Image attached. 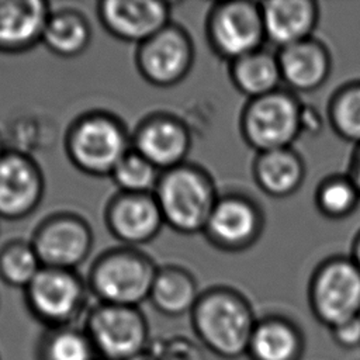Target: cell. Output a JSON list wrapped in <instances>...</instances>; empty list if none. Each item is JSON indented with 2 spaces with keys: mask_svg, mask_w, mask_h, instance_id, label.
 <instances>
[{
  "mask_svg": "<svg viewBox=\"0 0 360 360\" xmlns=\"http://www.w3.org/2000/svg\"><path fill=\"white\" fill-rule=\"evenodd\" d=\"M252 172L256 186L274 198L292 195L305 179V165L292 148L257 153Z\"/></svg>",
  "mask_w": 360,
  "mask_h": 360,
  "instance_id": "cell-21",
  "label": "cell"
},
{
  "mask_svg": "<svg viewBox=\"0 0 360 360\" xmlns=\"http://www.w3.org/2000/svg\"><path fill=\"white\" fill-rule=\"evenodd\" d=\"M263 224L255 201L240 194H225L218 197L202 233L219 250L242 252L257 242Z\"/></svg>",
  "mask_w": 360,
  "mask_h": 360,
  "instance_id": "cell-12",
  "label": "cell"
},
{
  "mask_svg": "<svg viewBox=\"0 0 360 360\" xmlns=\"http://www.w3.org/2000/svg\"><path fill=\"white\" fill-rule=\"evenodd\" d=\"M153 195L165 225L183 235L204 232L219 197L212 177L187 162L162 172Z\"/></svg>",
  "mask_w": 360,
  "mask_h": 360,
  "instance_id": "cell-3",
  "label": "cell"
},
{
  "mask_svg": "<svg viewBox=\"0 0 360 360\" xmlns=\"http://www.w3.org/2000/svg\"><path fill=\"white\" fill-rule=\"evenodd\" d=\"M129 360H159V359H158V356L150 349H148V350H145V352L131 357Z\"/></svg>",
  "mask_w": 360,
  "mask_h": 360,
  "instance_id": "cell-33",
  "label": "cell"
},
{
  "mask_svg": "<svg viewBox=\"0 0 360 360\" xmlns=\"http://www.w3.org/2000/svg\"><path fill=\"white\" fill-rule=\"evenodd\" d=\"M45 179L39 165L21 150H7L0 159V219L20 221L41 204Z\"/></svg>",
  "mask_w": 360,
  "mask_h": 360,
  "instance_id": "cell-13",
  "label": "cell"
},
{
  "mask_svg": "<svg viewBox=\"0 0 360 360\" xmlns=\"http://www.w3.org/2000/svg\"><path fill=\"white\" fill-rule=\"evenodd\" d=\"M315 207L329 219H343L352 215L360 202V193L347 174L323 179L315 190Z\"/></svg>",
  "mask_w": 360,
  "mask_h": 360,
  "instance_id": "cell-28",
  "label": "cell"
},
{
  "mask_svg": "<svg viewBox=\"0 0 360 360\" xmlns=\"http://www.w3.org/2000/svg\"><path fill=\"white\" fill-rule=\"evenodd\" d=\"M35 360H100L83 326L45 329L35 346Z\"/></svg>",
  "mask_w": 360,
  "mask_h": 360,
  "instance_id": "cell-25",
  "label": "cell"
},
{
  "mask_svg": "<svg viewBox=\"0 0 360 360\" xmlns=\"http://www.w3.org/2000/svg\"><path fill=\"white\" fill-rule=\"evenodd\" d=\"M281 80L292 93H312L322 87L332 70L329 49L314 37L278 49Z\"/></svg>",
  "mask_w": 360,
  "mask_h": 360,
  "instance_id": "cell-18",
  "label": "cell"
},
{
  "mask_svg": "<svg viewBox=\"0 0 360 360\" xmlns=\"http://www.w3.org/2000/svg\"><path fill=\"white\" fill-rule=\"evenodd\" d=\"M194 62V45L188 32L170 22L139 44L135 66L141 77L155 87H172L186 79Z\"/></svg>",
  "mask_w": 360,
  "mask_h": 360,
  "instance_id": "cell-10",
  "label": "cell"
},
{
  "mask_svg": "<svg viewBox=\"0 0 360 360\" xmlns=\"http://www.w3.org/2000/svg\"><path fill=\"white\" fill-rule=\"evenodd\" d=\"M156 271L158 266L145 252L120 246L94 259L86 281L97 302L139 307L149 298Z\"/></svg>",
  "mask_w": 360,
  "mask_h": 360,
  "instance_id": "cell-4",
  "label": "cell"
},
{
  "mask_svg": "<svg viewBox=\"0 0 360 360\" xmlns=\"http://www.w3.org/2000/svg\"><path fill=\"white\" fill-rule=\"evenodd\" d=\"M304 105L290 90L252 98L240 114V134L257 153L291 148L302 134Z\"/></svg>",
  "mask_w": 360,
  "mask_h": 360,
  "instance_id": "cell-6",
  "label": "cell"
},
{
  "mask_svg": "<svg viewBox=\"0 0 360 360\" xmlns=\"http://www.w3.org/2000/svg\"><path fill=\"white\" fill-rule=\"evenodd\" d=\"M256 321L246 297L222 285L201 292L190 312V322L197 340L208 352L224 360L246 356Z\"/></svg>",
  "mask_w": 360,
  "mask_h": 360,
  "instance_id": "cell-1",
  "label": "cell"
},
{
  "mask_svg": "<svg viewBox=\"0 0 360 360\" xmlns=\"http://www.w3.org/2000/svg\"><path fill=\"white\" fill-rule=\"evenodd\" d=\"M132 149L160 172L186 163L191 136L187 125L174 115L156 112L145 117L131 134Z\"/></svg>",
  "mask_w": 360,
  "mask_h": 360,
  "instance_id": "cell-16",
  "label": "cell"
},
{
  "mask_svg": "<svg viewBox=\"0 0 360 360\" xmlns=\"http://www.w3.org/2000/svg\"><path fill=\"white\" fill-rule=\"evenodd\" d=\"M328 120L339 138L360 145V82L335 91L328 104Z\"/></svg>",
  "mask_w": 360,
  "mask_h": 360,
  "instance_id": "cell-27",
  "label": "cell"
},
{
  "mask_svg": "<svg viewBox=\"0 0 360 360\" xmlns=\"http://www.w3.org/2000/svg\"><path fill=\"white\" fill-rule=\"evenodd\" d=\"M42 267L31 240L11 239L0 248V281L8 287L24 290Z\"/></svg>",
  "mask_w": 360,
  "mask_h": 360,
  "instance_id": "cell-26",
  "label": "cell"
},
{
  "mask_svg": "<svg viewBox=\"0 0 360 360\" xmlns=\"http://www.w3.org/2000/svg\"><path fill=\"white\" fill-rule=\"evenodd\" d=\"M104 222L112 238L129 248L149 243L165 225L153 193L117 191L105 204Z\"/></svg>",
  "mask_w": 360,
  "mask_h": 360,
  "instance_id": "cell-15",
  "label": "cell"
},
{
  "mask_svg": "<svg viewBox=\"0 0 360 360\" xmlns=\"http://www.w3.org/2000/svg\"><path fill=\"white\" fill-rule=\"evenodd\" d=\"M266 42L278 49L312 37L319 21L314 0H269L260 3Z\"/></svg>",
  "mask_w": 360,
  "mask_h": 360,
  "instance_id": "cell-19",
  "label": "cell"
},
{
  "mask_svg": "<svg viewBox=\"0 0 360 360\" xmlns=\"http://www.w3.org/2000/svg\"><path fill=\"white\" fill-rule=\"evenodd\" d=\"M42 266L76 270L90 255L93 231L75 212H53L44 218L30 239Z\"/></svg>",
  "mask_w": 360,
  "mask_h": 360,
  "instance_id": "cell-11",
  "label": "cell"
},
{
  "mask_svg": "<svg viewBox=\"0 0 360 360\" xmlns=\"http://www.w3.org/2000/svg\"><path fill=\"white\" fill-rule=\"evenodd\" d=\"M347 176L354 184V187L357 188V191L360 193V145H357L353 152Z\"/></svg>",
  "mask_w": 360,
  "mask_h": 360,
  "instance_id": "cell-31",
  "label": "cell"
},
{
  "mask_svg": "<svg viewBox=\"0 0 360 360\" xmlns=\"http://www.w3.org/2000/svg\"><path fill=\"white\" fill-rule=\"evenodd\" d=\"M305 336L290 318L269 314L256 321L246 357L249 360H302Z\"/></svg>",
  "mask_w": 360,
  "mask_h": 360,
  "instance_id": "cell-20",
  "label": "cell"
},
{
  "mask_svg": "<svg viewBox=\"0 0 360 360\" xmlns=\"http://www.w3.org/2000/svg\"><path fill=\"white\" fill-rule=\"evenodd\" d=\"M83 329L100 360H129L150 346L149 323L139 307L97 302L89 308Z\"/></svg>",
  "mask_w": 360,
  "mask_h": 360,
  "instance_id": "cell-7",
  "label": "cell"
},
{
  "mask_svg": "<svg viewBox=\"0 0 360 360\" xmlns=\"http://www.w3.org/2000/svg\"><path fill=\"white\" fill-rule=\"evenodd\" d=\"M207 38L229 63L263 48L266 42L260 3L233 0L215 3L207 17Z\"/></svg>",
  "mask_w": 360,
  "mask_h": 360,
  "instance_id": "cell-9",
  "label": "cell"
},
{
  "mask_svg": "<svg viewBox=\"0 0 360 360\" xmlns=\"http://www.w3.org/2000/svg\"><path fill=\"white\" fill-rule=\"evenodd\" d=\"M0 360H1V359H0Z\"/></svg>",
  "mask_w": 360,
  "mask_h": 360,
  "instance_id": "cell-35",
  "label": "cell"
},
{
  "mask_svg": "<svg viewBox=\"0 0 360 360\" xmlns=\"http://www.w3.org/2000/svg\"><path fill=\"white\" fill-rule=\"evenodd\" d=\"M229 76L235 89L249 100L270 94L283 83L277 55L264 48L231 62Z\"/></svg>",
  "mask_w": 360,
  "mask_h": 360,
  "instance_id": "cell-24",
  "label": "cell"
},
{
  "mask_svg": "<svg viewBox=\"0 0 360 360\" xmlns=\"http://www.w3.org/2000/svg\"><path fill=\"white\" fill-rule=\"evenodd\" d=\"M22 292L27 311L45 329L77 325L89 311L87 281L76 270L42 267Z\"/></svg>",
  "mask_w": 360,
  "mask_h": 360,
  "instance_id": "cell-5",
  "label": "cell"
},
{
  "mask_svg": "<svg viewBox=\"0 0 360 360\" xmlns=\"http://www.w3.org/2000/svg\"><path fill=\"white\" fill-rule=\"evenodd\" d=\"M352 259V262L356 264V267L360 270V231L356 235L354 240H353V246H352V253L349 256Z\"/></svg>",
  "mask_w": 360,
  "mask_h": 360,
  "instance_id": "cell-32",
  "label": "cell"
},
{
  "mask_svg": "<svg viewBox=\"0 0 360 360\" xmlns=\"http://www.w3.org/2000/svg\"><path fill=\"white\" fill-rule=\"evenodd\" d=\"M96 13L111 37L136 46L172 22V4L162 0H104Z\"/></svg>",
  "mask_w": 360,
  "mask_h": 360,
  "instance_id": "cell-14",
  "label": "cell"
},
{
  "mask_svg": "<svg viewBox=\"0 0 360 360\" xmlns=\"http://www.w3.org/2000/svg\"><path fill=\"white\" fill-rule=\"evenodd\" d=\"M51 11L44 0H0V53L17 55L41 44Z\"/></svg>",
  "mask_w": 360,
  "mask_h": 360,
  "instance_id": "cell-17",
  "label": "cell"
},
{
  "mask_svg": "<svg viewBox=\"0 0 360 360\" xmlns=\"http://www.w3.org/2000/svg\"><path fill=\"white\" fill-rule=\"evenodd\" d=\"M308 302L315 319L328 329L360 316V270L350 257H329L316 267Z\"/></svg>",
  "mask_w": 360,
  "mask_h": 360,
  "instance_id": "cell-8",
  "label": "cell"
},
{
  "mask_svg": "<svg viewBox=\"0 0 360 360\" xmlns=\"http://www.w3.org/2000/svg\"><path fill=\"white\" fill-rule=\"evenodd\" d=\"M7 150H8V149L6 148V142H4V139H3V136H1V134H0V159L6 155Z\"/></svg>",
  "mask_w": 360,
  "mask_h": 360,
  "instance_id": "cell-34",
  "label": "cell"
},
{
  "mask_svg": "<svg viewBox=\"0 0 360 360\" xmlns=\"http://www.w3.org/2000/svg\"><path fill=\"white\" fill-rule=\"evenodd\" d=\"M200 294L197 281L188 270L167 264L158 267L148 301L162 315L177 318L190 315Z\"/></svg>",
  "mask_w": 360,
  "mask_h": 360,
  "instance_id": "cell-22",
  "label": "cell"
},
{
  "mask_svg": "<svg viewBox=\"0 0 360 360\" xmlns=\"http://www.w3.org/2000/svg\"><path fill=\"white\" fill-rule=\"evenodd\" d=\"M93 30L87 17L76 8L52 10L41 44L55 56L72 59L80 56L91 42Z\"/></svg>",
  "mask_w": 360,
  "mask_h": 360,
  "instance_id": "cell-23",
  "label": "cell"
},
{
  "mask_svg": "<svg viewBox=\"0 0 360 360\" xmlns=\"http://www.w3.org/2000/svg\"><path fill=\"white\" fill-rule=\"evenodd\" d=\"M160 173L149 160L131 149L114 167L110 179L118 191L142 194L155 191Z\"/></svg>",
  "mask_w": 360,
  "mask_h": 360,
  "instance_id": "cell-29",
  "label": "cell"
},
{
  "mask_svg": "<svg viewBox=\"0 0 360 360\" xmlns=\"http://www.w3.org/2000/svg\"><path fill=\"white\" fill-rule=\"evenodd\" d=\"M63 146L69 162L93 177H110L118 162L132 149L131 134L122 120L103 110L77 115L65 134Z\"/></svg>",
  "mask_w": 360,
  "mask_h": 360,
  "instance_id": "cell-2",
  "label": "cell"
},
{
  "mask_svg": "<svg viewBox=\"0 0 360 360\" xmlns=\"http://www.w3.org/2000/svg\"><path fill=\"white\" fill-rule=\"evenodd\" d=\"M332 340L345 350L360 349V316L329 329Z\"/></svg>",
  "mask_w": 360,
  "mask_h": 360,
  "instance_id": "cell-30",
  "label": "cell"
}]
</instances>
